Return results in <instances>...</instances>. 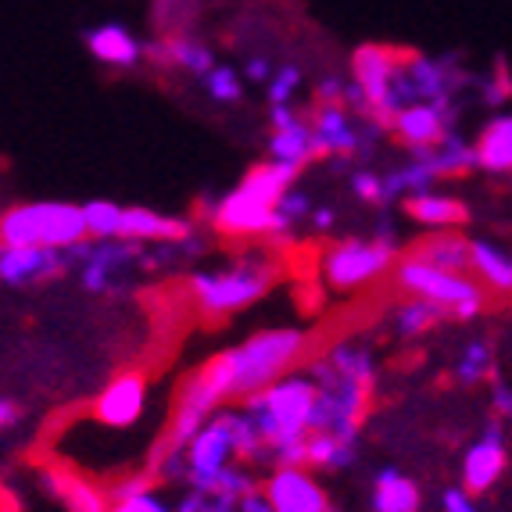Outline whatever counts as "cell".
Here are the masks:
<instances>
[{
    "label": "cell",
    "mask_w": 512,
    "mask_h": 512,
    "mask_svg": "<svg viewBox=\"0 0 512 512\" xmlns=\"http://www.w3.org/2000/svg\"><path fill=\"white\" fill-rule=\"evenodd\" d=\"M301 169L280 162L251 165L233 190L222 197H205L201 201V219L215 233L230 240H291L294 226L280 215V201L298 187Z\"/></svg>",
    "instance_id": "obj_1"
},
{
    "label": "cell",
    "mask_w": 512,
    "mask_h": 512,
    "mask_svg": "<svg viewBox=\"0 0 512 512\" xmlns=\"http://www.w3.org/2000/svg\"><path fill=\"white\" fill-rule=\"evenodd\" d=\"M312 212H316L312 197H308L305 190H298V187H294L291 194L280 201V215L291 222V226H298V222H308V215H312Z\"/></svg>",
    "instance_id": "obj_40"
},
{
    "label": "cell",
    "mask_w": 512,
    "mask_h": 512,
    "mask_svg": "<svg viewBox=\"0 0 512 512\" xmlns=\"http://www.w3.org/2000/svg\"><path fill=\"white\" fill-rule=\"evenodd\" d=\"M83 43H86V51L94 54L101 65H108V69L129 72V69H137L140 61H147V43L137 40V36L129 33L126 26H119V22H104V26L83 33Z\"/></svg>",
    "instance_id": "obj_21"
},
{
    "label": "cell",
    "mask_w": 512,
    "mask_h": 512,
    "mask_svg": "<svg viewBox=\"0 0 512 512\" xmlns=\"http://www.w3.org/2000/svg\"><path fill=\"white\" fill-rule=\"evenodd\" d=\"M240 512H276V509H273V502L265 498L262 487H258V491H251V495L240 502Z\"/></svg>",
    "instance_id": "obj_47"
},
{
    "label": "cell",
    "mask_w": 512,
    "mask_h": 512,
    "mask_svg": "<svg viewBox=\"0 0 512 512\" xmlns=\"http://www.w3.org/2000/svg\"><path fill=\"white\" fill-rule=\"evenodd\" d=\"M273 76H276V69H273V61L269 58H262V54H255V58H248L244 61V79H251V83H273Z\"/></svg>",
    "instance_id": "obj_42"
},
{
    "label": "cell",
    "mask_w": 512,
    "mask_h": 512,
    "mask_svg": "<svg viewBox=\"0 0 512 512\" xmlns=\"http://www.w3.org/2000/svg\"><path fill=\"white\" fill-rule=\"evenodd\" d=\"M308 122H312V137H316V154L337 165H348L369 154L376 147V137L387 133L380 122L359 119L344 104H316Z\"/></svg>",
    "instance_id": "obj_10"
},
{
    "label": "cell",
    "mask_w": 512,
    "mask_h": 512,
    "mask_svg": "<svg viewBox=\"0 0 512 512\" xmlns=\"http://www.w3.org/2000/svg\"><path fill=\"white\" fill-rule=\"evenodd\" d=\"M444 319H452V316H448L441 305H434V301H423V298H405L402 305L391 308V326L398 330V337H405V341L437 330Z\"/></svg>",
    "instance_id": "obj_29"
},
{
    "label": "cell",
    "mask_w": 512,
    "mask_h": 512,
    "mask_svg": "<svg viewBox=\"0 0 512 512\" xmlns=\"http://www.w3.org/2000/svg\"><path fill=\"white\" fill-rule=\"evenodd\" d=\"M298 90H301V69L298 65H280L276 76H273V83H269V104H273V108L291 104Z\"/></svg>",
    "instance_id": "obj_38"
},
{
    "label": "cell",
    "mask_w": 512,
    "mask_h": 512,
    "mask_svg": "<svg viewBox=\"0 0 512 512\" xmlns=\"http://www.w3.org/2000/svg\"><path fill=\"white\" fill-rule=\"evenodd\" d=\"M308 226H312L316 233H330L333 226H337V212H333V208H326V205H319L316 212L308 215Z\"/></svg>",
    "instance_id": "obj_45"
},
{
    "label": "cell",
    "mask_w": 512,
    "mask_h": 512,
    "mask_svg": "<svg viewBox=\"0 0 512 512\" xmlns=\"http://www.w3.org/2000/svg\"><path fill=\"white\" fill-rule=\"evenodd\" d=\"M402 58L405 51L387 47V43H362L359 51L351 54V83L362 86V94L369 101V119L391 133L394 119L405 111L402 94Z\"/></svg>",
    "instance_id": "obj_9"
},
{
    "label": "cell",
    "mask_w": 512,
    "mask_h": 512,
    "mask_svg": "<svg viewBox=\"0 0 512 512\" xmlns=\"http://www.w3.org/2000/svg\"><path fill=\"white\" fill-rule=\"evenodd\" d=\"M491 369H495V351H491V341L477 337V341H470L459 351L452 376H455V384L459 387H480L487 376H491Z\"/></svg>",
    "instance_id": "obj_31"
},
{
    "label": "cell",
    "mask_w": 512,
    "mask_h": 512,
    "mask_svg": "<svg viewBox=\"0 0 512 512\" xmlns=\"http://www.w3.org/2000/svg\"><path fill=\"white\" fill-rule=\"evenodd\" d=\"M197 8H201V0H154L151 4L154 33L158 36L194 33Z\"/></svg>",
    "instance_id": "obj_32"
},
{
    "label": "cell",
    "mask_w": 512,
    "mask_h": 512,
    "mask_svg": "<svg viewBox=\"0 0 512 512\" xmlns=\"http://www.w3.org/2000/svg\"><path fill=\"white\" fill-rule=\"evenodd\" d=\"M197 237V222L183 219V215H162L154 208H126L122 215V233L119 240H133V244H180V240Z\"/></svg>",
    "instance_id": "obj_20"
},
{
    "label": "cell",
    "mask_w": 512,
    "mask_h": 512,
    "mask_svg": "<svg viewBox=\"0 0 512 512\" xmlns=\"http://www.w3.org/2000/svg\"><path fill=\"white\" fill-rule=\"evenodd\" d=\"M147 61H151L154 69H180L187 76L205 79L215 69V51L205 40H197L194 33L154 36L147 43Z\"/></svg>",
    "instance_id": "obj_18"
},
{
    "label": "cell",
    "mask_w": 512,
    "mask_h": 512,
    "mask_svg": "<svg viewBox=\"0 0 512 512\" xmlns=\"http://www.w3.org/2000/svg\"><path fill=\"white\" fill-rule=\"evenodd\" d=\"M419 502V484L402 470L387 466L373 477V512H419Z\"/></svg>",
    "instance_id": "obj_26"
},
{
    "label": "cell",
    "mask_w": 512,
    "mask_h": 512,
    "mask_svg": "<svg viewBox=\"0 0 512 512\" xmlns=\"http://www.w3.org/2000/svg\"><path fill=\"white\" fill-rule=\"evenodd\" d=\"M491 405H495L498 419H509L512 416V387H505L502 380L491 384Z\"/></svg>",
    "instance_id": "obj_44"
},
{
    "label": "cell",
    "mask_w": 512,
    "mask_h": 512,
    "mask_svg": "<svg viewBox=\"0 0 512 512\" xmlns=\"http://www.w3.org/2000/svg\"><path fill=\"white\" fill-rule=\"evenodd\" d=\"M90 240L83 205L72 201H22L0 215V244L8 248L72 251Z\"/></svg>",
    "instance_id": "obj_5"
},
{
    "label": "cell",
    "mask_w": 512,
    "mask_h": 512,
    "mask_svg": "<svg viewBox=\"0 0 512 512\" xmlns=\"http://www.w3.org/2000/svg\"><path fill=\"white\" fill-rule=\"evenodd\" d=\"M316 402L319 384L308 369L305 373L294 369L240 402V409L248 412V419L262 434L273 466H305V441L316 430Z\"/></svg>",
    "instance_id": "obj_3"
},
{
    "label": "cell",
    "mask_w": 512,
    "mask_h": 512,
    "mask_svg": "<svg viewBox=\"0 0 512 512\" xmlns=\"http://www.w3.org/2000/svg\"><path fill=\"white\" fill-rule=\"evenodd\" d=\"M398 262H402L398 237L387 222H380L373 237H344L323 251V283L337 294L362 291L369 283L394 273Z\"/></svg>",
    "instance_id": "obj_7"
},
{
    "label": "cell",
    "mask_w": 512,
    "mask_h": 512,
    "mask_svg": "<svg viewBox=\"0 0 512 512\" xmlns=\"http://www.w3.org/2000/svg\"><path fill=\"white\" fill-rule=\"evenodd\" d=\"M505 466H509V448H505L502 419H491L462 455V487L470 495H484L502 480Z\"/></svg>",
    "instance_id": "obj_14"
},
{
    "label": "cell",
    "mask_w": 512,
    "mask_h": 512,
    "mask_svg": "<svg viewBox=\"0 0 512 512\" xmlns=\"http://www.w3.org/2000/svg\"><path fill=\"white\" fill-rule=\"evenodd\" d=\"M262 491L276 512H330V495L308 466H273Z\"/></svg>",
    "instance_id": "obj_13"
},
{
    "label": "cell",
    "mask_w": 512,
    "mask_h": 512,
    "mask_svg": "<svg viewBox=\"0 0 512 512\" xmlns=\"http://www.w3.org/2000/svg\"><path fill=\"white\" fill-rule=\"evenodd\" d=\"M359 459V444L344 441L337 434H323V430H312L305 441V466L316 473H337L355 466Z\"/></svg>",
    "instance_id": "obj_28"
},
{
    "label": "cell",
    "mask_w": 512,
    "mask_h": 512,
    "mask_svg": "<svg viewBox=\"0 0 512 512\" xmlns=\"http://www.w3.org/2000/svg\"><path fill=\"white\" fill-rule=\"evenodd\" d=\"M434 165H437V172H441V180L444 176H462V172L480 169L477 140H466L462 133L452 129V133L434 147Z\"/></svg>",
    "instance_id": "obj_30"
},
{
    "label": "cell",
    "mask_w": 512,
    "mask_h": 512,
    "mask_svg": "<svg viewBox=\"0 0 512 512\" xmlns=\"http://www.w3.org/2000/svg\"><path fill=\"white\" fill-rule=\"evenodd\" d=\"M402 208L412 222L427 226L430 233L459 230V226L470 222V208H466V201H462V197H452V194H441V190H427V194L405 197Z\"/></svg>",
    "instance_id": "obj_22"
},
{
    "label": "cell",
    "mask_w": 512,
    "mask_h": 512,
    "mask_svg": "<svg viewBox=\"0 0 512 512\" xmlns=\"http://www.w3.org/2000/svg\"><path fill=\"white\" fill-rule=\"evenodd\" d=\"M43 487L65 505V512H111V491L72 466H47Z\"/></svg>",
    "instance_id": "obj_19"
},
{
    "label": "cell",
    "mask_w": 512,
    "mask_h": 512,
    "mask_svg": "<svg viewBox=\"0 0 512 512\" xmlns=\"http://www.w3.org/2000/svg\"><path fill=\"white\" fill-rule=\"evenodd\" d=\"M269 158L280 165H294V169H301V172H305L312 162H319L312 122L298 119L287 129H273V137H269Z\"/></svg>",
    "instance_id": "obj_25"
},
{
    "label": "cell",
    "mask_w": 512,
    "mask_h": 512,
    "mask_svg": "<svg viewBox=\"0 0 512 512\" xmlns=\"http://www.w3.org/2000/svg\"><path fill=\"white\" fill-rule=\"evenodd\" d=\"M308 344L312 337L298 326H273V330L251 333L237 348H222L197 373L205 376L208 387L222 398V405H233L265 391L280 376L294 373L308 355Z\"/></svg>",
    "instance_id": "obj_2"
},
{
    "label": "cell",
    "mask_w": 512,
    "mask_h": 512,
    "mask_svg": "<svg viewBox=\"0 0 512 512\" xmlns=\"http://www.w3.org/2000/svg\"><path fill=\"white\" fill-rule=\"evenodd\" d=\"M83 215H86V230H90V237H94V240H119L122 215H126V208H122V205L97 197V201H86Z\"/></svg>",
    "instance_id": "obj_34"
},
{
    "label": "cell",
    "mask_w": 512,
    "mask_h": 512,
    "mask_svg": "<svg viewBox=\"0 0 512 512\" xmlns=\"http://www.w3.org/2000/svg\"><path fill=\"white\" fill-rule=\"evenodd\" d=\"M308 373L319 384L316 430L359 444V430L369 416V402H373V384H366L359 376L341 373L326 355L308 362Z\"/></svg>",
    "instance_id": "obj_8"
},
{
    "label": "cell",
    "mask_w": 512,
    "mask_h": 512,
    "mask_svg": "<svg viewBox=\"0 0 512 512\" xmlns=\"http://www.w3.org/2000/svg\"><path fill=\"white\" fill-rule=\"evenodd\" d=\"M409 255L423 258L437 269H452V273H473V240L462 237L459 230H437L412 244Z\"/></svg>",
    "instance_id": "obj_23"
},
{
    "label": "cell",
    "mask_w": 512,
    "mask_h": 512,
    "mask_svg": "<svg viewBox=\"0 0 512 512\" xmlns=\"http://www.w3.org/2000/svg\"><path fill=\"white\" fill-rule=\"evenodd\" d=\"M147 412V376L137 369H126L115 380L101 387V394L90 405V416L101 423L104 430H129L137 427Z\"/></svg>",
    "instance_id": "obj_11"
},
{
    "label": "cell",
    "mask_w": 512,
    "mask_h": 512,
    "mask_svg": "<svg viewBox=\"0 0 512 512\" xmlns=\"http://www.w3.org/2000/svg\"><path fill=\"white\" fill-rule=\"evenodd\" d=\"M201 83H205L208 97H212L215 104H240L244 101V76H240L237 69H230V65H215Z\"/></svg>",
    "instance_id": "obj_35"
},
{
    "label": "cell",
    "mask_w": 512,
    "mask_h": 512,
    "mask_svg": "<svg viewBox=\"0 0 512 512\" xmlns=\"http://www.w3.org/2000/svg\"><path fill=\"white\" fill-rule=\"evenodd\" d=\"M473 276L487 287V294L512 298V255L491 240H473Z\"/></svg>",
    "instance_id": "obj_27"
},
{
    "label": "cell",
    "mask_w": 512,
    "mask_h": 512,
    "mask_svg": "<svg viewBox=\"0 0 512 512\" xmlns=\"http://www.w3.org/2000/svg\"><path fill=\"white\" fill-rule=\"evenodd\" d=\"M18 423V405L15 398H0V427L11 430Z\"/></svg>",
    "instance_id": "obj_48"
},
{
    "label": "cell",
    "mask_w": 512,
    "mask_h": 512,
    "mask_svg": "<svg viewBox=\"0 0 512 512\" xmlns=\"http://www.w3.org/2000/svg\"><path fill=\"white\" fill-rule=\"evenodd\" d=\"M441 502H444V512H480L466 487H448Z\"/></svg>",
    "instance_id": "obj_43"
},
{
    "label": "cell",
    "mask_w": 512,
    "mask_h": 512,
    "mask_svg": "<svg viewBox=\"0 0 512 512\" xmlns=\"http://www.w3.org/2000/svg\"><path fill=\"white\" fill-rule=\"evenodd\" d=\"M298 119H305V115H301V111H294V104H280V108L269 111V122H273V129H287V126H294Z\"/></svg>",
    "instance_id": "obj_46"
},
{
    "label": "cell",
    "mask_w": 512,
    "mask_h": 512,
    "mask_svg": "<svg viewBox=\"0 0 512 512\" xmlns=\"http://www.w3.org/2000/svg\"><path fill=\"white\" fill-rule=\"evenodd\" d=\"M351 194L366 201V205H387V190H384V176L373 169H355L351 172Z\"/></svg>",
    "instance_id": "obj_36"
},
{
    "label": "cell",
    "mask_w": 512,
    "mask_h": 512,
    "mask_svg": "<svg viewBox=\"0 0 512 512\" xmlns=\"http://www.w3.org/2000/svg\"><path fill=\"white\" fill-rule=\"evenodd\" d=\"M144 262V251L133 240H94V251L79 265V283L90 294H111L129 273V265Z\"/></svg>",
    "instance_id": "obj_16"
},
{
    "label": "cell",
    "mask_w": 512,
    "mask_h": 512,
    "mask_svg": "<svg viewBox=\"0 0 512 512\" xmlns=\"http://www.w3.org/2000/svg\"><path fill=\"white\" fill-rule=\"evenodd\" d=\"M276 283V262L265 251H248L237 262L222 265V269H201L190 276V298L197 312L208 319H222L230 312L255 305Z\"/></svg>",
    "instance_id": "obj_4"
},
{
    "label": "cell",
    "mask_w": 512,
    "mask_h": 512,
    "mask_svg": "<svg viewBox=\"0 0 512 512\" xmlns=\"http://www.w3.org/2000/svg\"><path fill=\"white\" fill-rule=\"evenodd\" d=\"M509 419H512V416H509Z\"/></svg>",
    "instance_id": "obj_49"
},
{
    "label": "cell",
    "mask_w": 512,
    "mask_h": 512,
    "mask_svg": "<svg viewBox=\"0 0 512 512\" xmlns=\"http://www.w3.org/2000/svg\"><path fill=\"white\" fill-rule=\"evenodd\" d=\"M233 462H237V448H233V434H230V423H226V412L208 423L201 434L190 441L187 448V484L194 491H208L215 484L222 470H230Z\"/></svg>",
    "instance_id": "obj_12"
},
{
    "label": "cell",
    "mask_w": 512,
    "mask_h": 512,
    "mask_svg": "<svg viewBox=\"0 0 512 512\" xmlns=\"http://www.w3.org/2000/svg\"><path fill=\"white\" fill-rule=\"evenodd\" d=\"M344 94H348V79L326 76L323 83L316 86V104H344Z\"/></svg>",
    "instance_id": "obj_41"
},
{
    "label": "cell",
    "mask_w": 512,
    "mask_h": 512,
    "mask_svg": "<svg viewBox=\"0 0 512 512\" xmlns=\"http://www.w3.org/2000/svg\"><path fill=\"white\" fill-rule=\"evenodd\" d=\"M455 122V104H409V108L394 119L391 137L409 151H430L452 133Z\"/></svg>",
    "instance_id": "obj_17"
},
{
    "label": "cell",
    "mask_w": 512,
    "mask_h": 512,
    "mask_svg": "<svg viewBox=\"0 0 512 512\" xmlns=\"http://www.w3.org/2000/svg\"><path fill=\"white\" fill-rule=\"evenodd\" d=\"M323 355L333 362V366L341 369V373L359 376V380H366V384H376V355H373V348H369V344L337 341L333 348H326Z\"/></svg>",
    "instance_id": "obj_33"
},
{
    "label": "cell",
    "mask_w": 512,
    "mask_h": 512,
    "mask_svg": "<svg viewBox=\"0 0 512 512\" xmlns=\"http://www.w3.org/2000/svg\"><path fill=\"white\" fill-rule=\"evenodd\" d=\"M477 158L484 172L512 176V111H498L495 119H487L477 137Z\"/></svg>",
    "instance_id": "obj_24"
},
{
    "label": "cell",
    "mask_w": 512,
    "mask_h": 512,
    "mask_svg": "<svg viewBox=\"0 0 512 512\" xmlns=\"http://www.w3.org/2000/svg\"><path fill=\"white\" fill-rule=\"evenodd\" d=\"M111 512H176V505L158 491V484L140 491V495H129V498H119V502L111 505Z\"/></svg>",
    "instance_id": "obj_37"
},
{
    "label": "cell",
    "mask_w": 512,
    "mask_h": 512,
    "mask_svg": "<svg viewBox=\"0 0 512 512\" xmlns=\"http://www.w3.org/2000/svg\"><path fill=\"white\" fill-rule=\"evenodd\" d=\"M480 86H484V104H487V108H505V104H509V97H512V76L505 72L502 61H498L495 79H487V83H480Z\"/></svg>",
    "instance_id": "obj_39"
},
{
    "label": "cell",
    "mask_w": 512,
    "mask_h": 512,
    "mask_svg": "<svg viewBox=\"0 0 512 512\" xmlns=\"http://www.w3.org/2000/svg\"><path fill=\"white\" fill-rule=\"evenodd\" d=\"M69 273V251L8 248V244H0V280H4V287H36V283H54Z\"/></svg>",
    "instance_id": "obj_15"
},
{
    "label": "cell",
    "mask_w": 512,
    "mask_h": 512,
    "mask_svg": "<svg viewBox=\"0 0 512 512\" xmlns=\"http://www.w3.org/2000/svg\"><path fill=\"white\" fill-rule=\"evenodd\" d=\"M394 287L405 298H423L441 305L444 312L459 323H470L487 308V287L473 273H452V269H437L427 265L416 255H402V262L394 265Z\"/></svg>",
    "instance_id": "obj_6"
}]
</instances>
